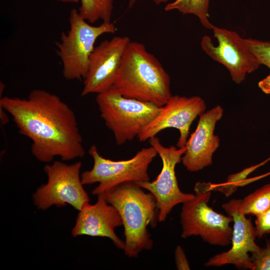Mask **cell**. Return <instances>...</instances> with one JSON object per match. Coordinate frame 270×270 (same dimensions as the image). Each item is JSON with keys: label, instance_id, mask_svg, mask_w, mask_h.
Returning <instances> with one entry per match:
<instances>
[{"label": "cell", "instance_id": "14", "mask_svg": "<svg viewBox=\"0 0 270 270\" xmlns=\"http://www.w3.org/2000/svg\"><path fill=\"white\" fill-rule=\"evenodd\" d=\"M224 110L217 106L200 116L198 126L186 144L182 162L186 170L196 172L212 164V156L220 145V138L214 134L216 123Z\"/></svg>", "mask_w": 270, "mask_h": 270}, {"label": "cell", "instance_id": "9", "mask_svg": "<svg viewBox=\"0 0 270 270\" xmlns=\"http://www.w3.org/2000/svg\"><path fill=\"white\" fill-rule=\"evenodd\" d=\"M148 141L160 156L162 166L154 180L138 183L154 196L159 210L158 222H163L176 206L192 200L195 195L180 190L176 174V166L182 161L186 151V146L178 148L174 146H164L156 136Z\"/></svg>", "mask_w": 270, "mask_h": 270}, {"label": "cell", "instance_id": "2", "mask_svg": "<svg viewBox=\"0 0 270 270\" xmlns=\"http://www.w3.org/2000/svg\"><path fill=\"white\" fill-rule=\"evenodd\" d=\"M110 89L130 98L162 106L172 96L170 77L144 45L130 42Z\"/></svg>", "mask_w": 270, "mask_h": 270}, {"label": "cell", "instance_id": "8", "mask_svg": "<svg viewBox=\"0 0 270 270\" xmlns=\"http://www.w3.org/2000/svg\"><path fill=\"white\" fill-rule=\"evenodd\" d=\"M82 162L68 164L60 161L46 164L44 172L47 182L41 185L33 194L38 208L45 210L52 206L68 204L78 211L89 203L88 194L83 187L80 170Z\"/></svg>", "mask_w": 270, "mask_h": 270}, {"label": "cell", "instance_id": "26", "mask_svg": "<svg viewBox=\"0 0 270 270\" xmlns=\"http://www.w3.org/2000/svg\"><path fill=\"white\" fill-rule=\"evenodd\" d=\"M62 2H64V3H73V4H76L79 2V0H54Z\"/></svg>", "mask_w": 270, "mask_h": 270}, {"label": "cell", "instance_id": "12", "mask_svg": "<svg viewBox=\"0 0 270 270\" xmlns=\"http://www.w3.org/2000/svg\"><path fill=\"white\" fill-rule=\"evenodd\" d=\"M130 42L126 36H114L94 48L84 79L82 96L98 94L111 88Z\"/></svg>", "mask_w": 270, "mask_h": 270}, {"label": "cell", "instance_id": "5", "mask_svg": "<svg viewBox=\"0 0 270 270\" xmlns=\"http://www.w3.org/2000/svg\"><path fill=\"white\" fill-rule=\"evenodd\" d=\"M96 102L101 118L112 132L118 145L138 138L162 108L125 97L112 89L97 94Z\"/></svg>", "mask_w": 270, "mask_h": 270}, {"label": "cell", "instance_id": "20", "mask_svg": "<svg viewBox=\"0 0 270 270\" xmlns=\"http://www.w3.org/2000/svg\"><path fill=\"white\" fill-rule=\"evenodd\" d=\"M244 40L260 64L270 69V40L262 41L252 38H244Z\"/></svg>", "mask_w": 270, "mask_h": 270}, {"label": "cell", "instance_id": "6", "mask_svg": "<svg viewBox=\"0 0 270 270\" xmlns=\"http://www.w3.org/2000/svg\"><path fill=\"white\" fill-rule=\"evenodd\" d=\"M194 191V198L182 204L180 214L182 238L200 236L212 245L228 246L233 232L230 226L233 222L232 216L218 213L208 206L211 184L198 182Z\"/></svg>", "mask_w": 270, "mask_h": 270}, {"label": "cell", "instance_id": "17", "mask_svg": "<svg viewBox=\"0 0 270 270\" xmlns=\"http://www.w3.org/2000/svg\"><path fill=\"white\" fill-rule=\"evenodd\" d=\"M79 2L80 15L90 24L98 20L112 22L114 0H79Z\"/></svg>", "mask_w": 270, "mask_h": 270}, {"label": "cell", "instance_id": "1", "mask_svg": "<svg viewBox=\"0 0 270 270\" xmlns=\"http://www.w3.org/2000/svg\"><path fill=\"white\" fill-rule=\"evenodd\" d=\"M0 107L31 140V152L38 160L48 163L59 156L68 161L84 155L76 114L57 95L35 89L26 98L2 97Z\"/></svg>", "mask_w": 270, "mask_h": 270}, {"label": "cell", "instance_id": "15", "mask_svg": "<svg viewBox=\"0 0 270 270\" xmlns=\"http://www.w3.org/2000/svg\"><path fill=\"white\" fill-rule=\"evenodd\" d=\"M122 226V219L117 209L98 194L94 204L88 203L79 210L72 234L74 237L86 235L108 238L117 248L124 250V241L115 232L116 228Z\"/></svg>", "mask_w": 270, "mask_h": 270}, {"label": "cell", "instance_id": "10", "mask_svg": "<svg viewBox=\"0 0 270 270\" xmlns=\"http://www.w3.org/2000/svg\"><path fill=\"white\" fill-rule=\"evenodd\" d=\"M212 30L218 44L215 46L210 37L204 36L200 41L202 50L224 66L235 83L240 84L247 74L256 70L261 64L246 45L244 38L236 32L215 26Z\"/></svg>", "mask_w": 270, "mask_h": 270}, {"label": "cell", "instance_id": "11", "mask_svg": "<svg viewBox=\"0 0 270 270\" xmlns=\"http://www.w3.org/2000/svg\"><path fill=\"white\" fill-rule=\"evenodd\" d=\"M241 201V199H232L222 204V208L233 218L232 247L228 251L211 257L205 266H220L230 264L238 269L254 270V264L249 253L256 254L262 248L255 242V227L250 219L246 218L242 212Z\"/></svg>", "mask_w": 270, "mask_h": 270}, {"label": "cell", "instance_id": "24", "mask_svg": "<svg viewBox=\"0 0 270 270\" xmlns=\"http://www.w3.org/2000/svg\"><path fill=\"white\" fill-rule=\"evenodd\" d=\"M258 87L265 94H270V74L258 82Z\"/></svg>", "mask_w": 270, "mask_h": 270}, {"label": "cell", "instance_id": "13", "mask_svg": "<svg viewBox=\"0 0 270 270\" xmlns=\"http://www.w3.org/2000/svg\"><path fill=\"white\" fill-rule=\"evenodd\" d=\"M206 109L204 100L198 96H172L166 104L162 106L156 116L144 128L138 138L140 142H144L164 129L175 128L180 133L176 146L178 148H182L188 140L192 122Z\"/></svg>", "mask_w": 270, "mask_h": 270}, {"label": "cell", "instance_id": "18", "mask_svg": "<svg viewBox=\"0 0 270 270\" xmlns=\"http://www.w3.org/2000/svg\"><path fill=\"white\" fill-rule=\"evenodd\" d=\"M241 208L244 214L256 217L270 208V184L256 189L242 200Z\"/></svg>", "mask_w": 270, "mask_h": 270}, {"label": "cell", "instance_id": "4", "mask_svg": "<svg viewBox=\"0 0 270 270\" xmlns=\"http://www.w3.org/2000/svg\"><path fill=\"white\" fill-rule=\"evenodd\" d=\"M70 28L62 32L55 42L57 55L62 66V74L67 80H81L88 70L89 60L98 37L113 34L116 28L114 23L102 22L98 26L90 24L72 8L68 18Z\"/></svg>", "mask_w": 270, "mask_h": 270}, {"label": "cell", "instance_id": "23", "mask_svg": "<svg viewBox=\"0 0 270 270\" xmlns=\"http://www.w3.org/2000/svg\"><path fill=\"white\" fill-rule=\"evenodd\" d=\"M175 264L178 270H188L190 266L184 249L180 246H178L174 252Z\"/></svg>", "mask_w": 270, "mask_h": 270}, {"label": "cell", "instance_id": "22", "mask_svg": "<svg viewBox=\"0 0 270 270\" xmlns=\"http://www.w3.org/2000/svg\"><path fill=\"white\" fill-rule=\"evenodd\" d=\"M256 237L262 238L270 234V208L256 217L254 221Z\"/></svg>", "mask_w": 270, "mask_h": 270}, {"label": "cell", "instance_id": "7", "mask_svg": "<svg viewBox=\"0 0 270 270\" xmlns=\"http://www.w3.org/2000/svg\"><path fill=\"white\" fill-rule=\"evenodd\" d=\"M88 153L93 160V166L81 174V180L84 185L98 182L99 184L92 191V194L96 196L125 182L150 180L148 168L158 154L151 146L142 148L132 158L126 160L105 158L94 144L90 147Z\"/></svg>", "mask_w": 270, "mask_h": 270}, {"label": "cell", "instance_id": "21", "mask_svg": "<svg viewBox=\"0 0 270 270\" xmlns=\"http://www.w3.org/2000/svg\"><path fill=\"white\" fill-rule=\"evenodd\" d=\"M254 270H270V240L258 252L252 254Z\"/></svg>", "mask_w": 270, "mask_h": 270}, {"label": "cell", "instance_id": "3", "mask_svg": "<svg viewBox=\"0 0 270 270\" xmlns=\"http://www.w3.org/2000/svg\"><path fill=\"white\" fill-rule=\"evenodd\" d=\"M137 182H128L100 194L120 214L125 236V255L136 258L154 244L148 227H156L159 210L154 196Z\"/></svg>", "mask_w": 270, "mask_h": 270}, {"label": "cell", "instance_id": "25", "mask_svg": "<svg viewBox=\"0 0 270 270\" xmlns=\"http://www.w3.org/2000/svg\"><path fill=\"white\" fill-rule=\"evenodd\" d=\"M138 0H129L128 1V8H131L134 6L135 3ZM152 1L156 4H160L162 3H165L168 2L169 0H150Z\"/></svg>", "mask_w": 270, "mask_h": 270}, {"label": "cell", "instance_id": "19", "mask_svg": "<svg viewBox=\"0 0 270 270\" xmlns=\"http://www.w3.org/2000/svg\"><path fill=\"white\" fill-rule=\"evenodd\" d=\"M260 165L252 166L242 172L230 175L226 181L222 184H211L212 191L217 190L228 197L234 194L239 186L246 184V178L248 174L256 170Z\"/></svg>", "mask_w": 270, "mask_h": 270}, {"label": "cell", "instance_id": "16", "mask_svg": "<svg viewBox=\"0 0 270 270\" xmlns=\"http://www.w3.org/2000/svg\"><path fill=\"white\" fill-rule=\"evenodd\" d=\"M210 0H175L164 7L166 12L177 10L183 14H193L200 20L202 26L212 30L214 25L209 20L208 8Z\"/></svg>", "mask_w": 270, "mask_h": 270}]
</instances>
